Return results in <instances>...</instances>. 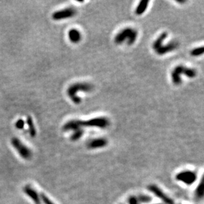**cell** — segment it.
Masks as SVG:
<instances>
[{
  "instance_id": "1",
  "label": "cell",
  "mask_w": 204,
  "mask_h": 204,
  "mask_svg": "<svg viewBox=\"0 0 204 204\" xmlns=\"http://www.w3.org/2000/svg\"><path fill=\"white\" fill-rule=\"evenodd\" d=\"M94 87L91 83L86 82H78L72 84L67 89V93L71 100L76 105L81 102V99L77 96L79 92H89L93 90Z\"/></svg>"
},
{
  "instance_id": "2",
  "label": "cell",
  "mask_w": 204,
  "mask_h": 204,
  "mask_svg": "<svg viewBox=\"0 0 204 204\" xmlns=\"http://www.w3.org/2000/svg\"><path fill=\"white\" fill-rule=\"evenodd\" d=\"M184 75L190 79L195 78L197 76V71L194 68L187 67L182 65H178L173 68L170 73V78L175 85H180L182 83L181 75Z\"/></svg>"
},
{
  "instance_id": "3",
  "label": "cell",
  "mask_w": 204,
  "mask_h": 204,
  "mask_svg": "<svg viewBox=\"0 0 204 204\" xmlns=\"http://www.w3.org/2000/svg\"><path fill=\"white\" fill-rule=\"evenodd\" d=\"M138 36L137 30L133 28L127 27L121 30L116 34L114 38V42L116 44L120 45L124 44L126 41V44L128 46H132L136 42Z\"/></svg>"
},
{
  "instance_id": "4",
  "label": "cell",
  "mask_w": 204,
  "mask_h": 204,
  "mask_svg": "<svg viewBox=\"0 0 204 204\" xmlns=\"http://www.w3.org/2000/svg\"><path fill=\"white\" fill-rule=\"evenodd\" d=\"M11 145L22 158L26 160L31 159L32 155L31 150L25 145H24L22 141L18 138L13 137L12 139Z\"/></svg>"
},
{
  "instance_id": "5",
  "label": "cell",
  "mask_w": 204,
  "mask_h": 204,
  "mask_svg": "<svg viewBox=\"0 0 204 204\" xmlns=\"http://www.w3.org/2000/svg\"><path fill=\"white\" fill-rule=\"evenodd\" d=\"M82 126L83 127H98L100 129H105L110 126V120L106 117H98L89 120H82Z\"/></svg>"
},
{
  "instance_id": "6",
  "label": "cell",
  "mask_w": 204,
  "mask_h": 204,
  "mask_svg": "<svg viewBox=\"0 0 204 204\" xmlns=\"http://www.w3.org/2000/svg\"><path fill=\"white\" fill-rule=\"evenodd\" d=\"M176 179L178 181L183 182L188 186L194 184L197 179L196 173L190 170L182 171L176 176Z\"/></svg>"
},
{
  "instance_id": "7",
  "label": "cell",
  "mask_w": 204,
  "mask_h": 204,
  "mask_svg": "<svg viewBox=\"0 0 204 204\" xmlns=\"http://www.w3.org/2000/svg\"><path fill=\"white\" fill-rule=\"evenodd\" d=\"M76 14H77L76 9L72 7H68L54 12L52 14V19L55 21H60L72 18Z\"/></svg>"
},
{
  "instance_id": "8",
  "label": "cell",
  "mask_w": 204,
  "mask_h": 204,
  "mask_svg": "<svg viewBox=\"0 0 204 204\" xmlns=\"http://www.w3.org/2000/svg\"><path fill=\"white\" fill-rule=\"evenodd\" d=\"M178 46L179 43L177 41H176V40H173V41L169 42L166 45H164L162 44L159 48L157 49V50L155 52L156 54H158L159 56H163L168 53L171 52L175 51L178 48Z\"/></svg>"
},
{
  "instance_id": "9",
  "label": "cell",
  "mask_w": 204,
  "mask_h": 204,
  "mask_svg": "<svg viewBox=\"0 0 204 204\" xmlns=\"http://www.w3.org/2000/svg\"><path fill=\"white\" fill-rule=\"evenodd\" d=\"M149 190H150L153 194L155 195L157 198H159V199L163 201L166 204H175L174 201L171 199V198L167 196V195H166L158 186H157L154 184L150 185V186H149Z\"/></svg>"
},
{
  "instance_id": "10",
  "label": "cell",
  "mask_w": 204,
  "mask_h": 204,
  "mask_svg": "<svg viewBox=\"0 0 204 204\" xmlns=\"http://www.w3.org/2000/svg\"><path fill=\"white\" fill-rule=\"evenodd\" d=\"M82 120H72L64 125L63 130L65 132L76 131L77 130L82 129Z\"/></svg>"
},
{
  "instance_id": "11",
  "label": "cell",
  "mask_w": 204,
  "mask_h": 204,
  "mask_svg": "<svg viewBox=\"0 0 204 204\" xmlns=\"http://www.w3.org/2000/svg\"><path fill=\"white\" fill-rule=\"evenodd\" d=\"M108 144V141L105 138H97L89 141L87 147L89 149H95L105 147Z\"/></svg>"
},
{
  "instance_id": "12",
  "label": "cell",
  "mask_w": 204,
  "mask_h": 204,
  "mask_svg": "<svg viewBox=\"0 0 204 204\" xmlns=\"http://www.w3.org/2000/svg\"><path fill=\"white\" fill-rule=\"evenodd\" d=\"M68 38L70 42L73 44H77L82 39L81 33L79 30L76 29H70L68 32Z\"/></svg>"
},
{
  "instance_id": "13",
  "label": "cell",
  "mask_w": 204,
  "mask_h": 204,
  "mask_svg": "<svg viewBox=\"0 0 204 204\" xmlns=\"http://www.w3.org/2000/svg\"><path fill=\"white\" fill-rule=\"evenodd\" d=\"M168 37V32H163L162 34H160L159 37L155 40L154 42L153 43V45H152V47L154 51H156L157 49L159 48L161 45L163 44L166 39Z\"/></svg>"
},
{
  "instance_id": "14",
  "label": "cell",
  "mask_w": 204,
  "mask_h": 204,
  "mask_svg": "<svg viewBox=\"0 0 204 204\" xmlns=\"http://www.w3.org/2000/svg\"><path fill=\"white\" fill-rule=\"evenodd\" d=\"M149 4V1H146V0L141 1L140 3H139L137 7H136L135 11V14L137 15H143V13L146 11L147 9Z\"/></svg>"
},
{
  "instance_id": "15",
  "label": "cell",
  "mask_w": 204,
  "mask_h": 204,
  "mask_svg": "<svg viewBox=\"0 0 204 204\" xmlns=\"http://www.w3.org/2000/svg\"><path fill=\"white\" fill-rule=\"evenodd\" d=\"M26 123L29 126V134L31 135V137H34L37 135V130L36 127L34 126L33 120H32V117L29 116L26 118Z\"/></svg>"
},
{
  "instance_id": "16",
  "label": "cell",
  "mask_w": 204,
  "mask_h": 204,
  "mask_svg": "<svg viewBox=\"0 0 204 204\" xmlns=\"http://www.w3.org/2000/svg\"><path fill=\"white\" fill-rule=\"evenodd\" d=\"M24 192H25L29 197H31L32 198V200L34 201L35 203L39 204V196H38L37 193L34 191L33 189H32L29 187H26L24 189Z\"/></svg>"
},
{
  "instance_id": "17",
  "label": "cell",
  "mask_w": 204,
  "mask_h": 204,
  "mask_svg": "<svg viewBox=\"0 0 204 204\" xmlns=\"http://www.w3.org/2000/svg\"><path fill=\"white\" fill-rule=\"evenodd\" d=\"M84 130L83 129H79L76 130V131H74L73 132V134L71 135V140L73 141H76L81 139V137H82L84 134Z\"/></svg>"
},
{
  "instance_id": "18",
  "label": "cell",
  "mask_w": 204,
  "mask_h": 204,
  "mask_svg": "<svg viewBox=\"0 0 204 204\" xmlns=\"http://www.w3.org/2000/svg\"><path fill=\"white\" fill-rule=\"evenodd\" d=\"M204 194V184L203 180L201 181L200 184H199V186H198L195 190V194H196V196L199 198H202Z\"/></svg>"
},
{
  "instance_id": "19",
  "label": "cell",
  "mask_w": 204,
  "mask_h": 204,
  "mask_svg": "<svg viewBox=\"0 0 204 204\" xmlns=\"http://www.w3.org/2000/svg\"><path fill=\"white\" fill-rule=\"evenodd\" d=\"M203 52L204 48L203 46H201V47H198L192 50L190 52V55L193 57H198L202 56L203 54Z\"/></svg>"
},
{
  "instance_id": "20",
  "label": "cell",
  "mask_w": 204,
  "mask_h": 204,
  "mask_svg": "<svg viewBox=\"0 0 204 204\" xmlns=\"http://www.w3.org/2000/svg\"><path fill=\"white\" fill-rule=\"evenodd\" d=\"M138 202L141 203H149L151 201V198L148 196V195H141L138 198H137Z\"/></svg>"
},
{
  "instance_id": "21",
  "label": "cell",
  "mask_w": 204,
  "mask_h": 204,
  "mask_svg": "<svg viewBox=\"0 0 204 204\" xmlns=\"http://www.w3.org/2000/svg\"><path fill=\"white\" fill-rule=\"evenodd\" d=\"M24 126V121L23 119H19L15 123V127L18 130H22Z\"/></svg>"
},
{
  "instance_id": "22",
  "label": "cell",
  "mask_w": 204,
  "mask_h": 204,
  "mask_svg": "<svg viewBox=\"0 0 204 204\" xmlns=\"http://www.w3.org/2000/svg\"><path fill=\"white\" fill-rule=\"evenodd\" d=\"M129 204H140L137 198L134 196H132L129 198L128 200Z\"/></svg>"
},
{
  "instance_id": "23",
  "label": "cell",
  "mask_w": 204,
  "mask_h": 204,
  "mask_svg": "<svg viewBox=\"0 0 204 204\" xmlns=\"http://www.w3.org/2000/svg\"><path fill=\"white\" fill-rule=\"evenodd\" d=\"M41 198H42V200H43V202H44L45 204H54L52 202H51V201H50V200H49L48 198L47 197H46L45 195L42 194V196H41Z\"/></svg>"
},
{
  "instance_id": "24",
  "label": "cell",
  "mask_w": 204,
  "mask_h": 204,
  "mask_svg": "<svg viewBox=\"0 0 204 204\" xmlns=\"http://www.w3.org/2000/svg\"><path fill=\"white\" fill-rule=\"evenodd\" d=\"M157 204H160V203H157Z\"/></svg>"
}]
</instances>
